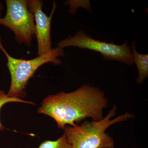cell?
Here are the masks:
<instances>
[{
    "mask_svg": "<svg viewBox=\"0 0 148 148\" xmlns=\"http://www.w3.org/2000/svg\"><path fill=\"white\" fill-rule=\"evenodd\" d=\"M105 93L98 87L83 85L71 92L61 91L48 95L41 102L37 112L50 117L57 126H74L86 118L92 121L102 119L103 110L108 107Z\"/></svg>",
    "mask_w": 148,
    "mask_h": 148,
    "instance_id": "cell-1",
    "label": "cell"
},
{
    "mask_svg": "<svg viewBox=\"0 0 148 148\" xmlns=\"http://www.w3.org/2000/svg\"><path fill=\"white\" fill-rule=\"evenodd\" d=\"M117 108L114 106L108 114L98 121H85L80 125H66L63 130L72 148H114V139L106 132L110 126L117 123L132 118L134 116L128 112L113 119Z\"/></svg>",
    "mask_w": 148,
    "mask_h": 148,
    "instance_id": "cell-2",
    "label": "cell"
},
{
    "mask_svg": "<svg viewBox=\"0 0 148 148\" xmlns=\"http://www.w3.org/2000/svg\"><path fill=\"white\" fill-rule=\"evenodd\" d=\"M0 49L7 59L6 65L11 76L10 87L7 94L10 97L22 99L27 95L26 89L28 82L37 70L47 63L61 65L62 61L58 57L64 56V49L56 47L52 49L47 54L38 56L30 60L14 58L10 55L4 47L1 36Z\"/></svg>",
    "mask_w": 148,
    "mask_h": 148,
    "instance_id": "cell-3",
    "label": "cell"
},
{
    "mask_svg": "<svg viewBox=\"0 0 148 148\" xmlns=\"http://www.w3.org/2000/svg\"><path fill=\"white\" fill-rule=\"evenodd\" d=\"M69 47H75L97 51L104 59L116 61L129 66L134 64L132 60V47L125 40L121 45L107 43L95 39L84 30L77 32L74 36L64 39L57 44V47L61 49Z\"/></svg>",
    "mask_w": 148,
    "mask_h": 148,
    "instance_id": "cell-4",
    "label": "cell"
},
{
    "mask_svg": "<svg viewBox=\"0 0 148 148\" xmlns=\"http://www.w3.org/2000/svg\"><path fill=\"white\" fill-rule=\"evenodd\" d=\"M5 2L6 13L0 18V25L11 30L18 43L31 46L36 25L34 15L28 8V0H6Z\"/></svg>",
    "mask_w": 148,
    "mask_h": 148,
    "instance_id": "cell-5",
    "label": "cell"
},
{
    "mask_svg": "<svg viewBox=\"0 0 148 148\" xmlns=\"http://www.w3.org/2000/svg\"><path fill=\"white\" fill-rule=\"evenodd\" d=\"M43 1L41 0H28L29 10L34 15L36 34L38 42V55H45L52 50L51 47V23L52 17L57 7L53 2L50 15L48 16L42 10Z\"/></svg>",
    "mask_w": 148,
    "mask_h": 148,
    "instance_id": "cell-6",
    "label": "cell"
},
{
    "mask_svg": "<svg viewBox=\"0 0 148 148\" xmlns=\"http://www.w3.org/2000/svg\"><path fill=\"white\" fill-rule=\"evenodd\" d=\"M137 43L135 40L131 42L132 60L137 66L139 74L136 82L142 84L148 77V55L138 53L136 49Z\"/></svg>",
    "mask_w": 148,
    "mask_h": 148,
    "instance_id": "cell-7",
    "label": "cell"
},
{
    "mask_svg": "<svg viewBox=\"0 0 148 148\" xmlns=\"http://www.w3.org/2000/svg\"><path fill=\"white\" fill-rule=\"evenodd\" d=\"M38 148H72V146L64 133L57 140H45L40 144Z\"/></svg>",
    "mask_w": 148,
    "mask_h": 148,
    "instance_id": "cell-8",
    "label": "cell"
},
{
    "mask_svg": "<svg viewBox=\"0 0 148 148\" xmlns=\"http://www.w3.org/2000/svg\"><path fill=\"white\" fill-rule=\"evenodd\" d=\"M26 103L31 105H34L35 103L30 101H24L21 98H12L8 96L7 94L4 90H0V111L2 108L7 103ZM5 127L0 120V131H4Z\"/></svg>",
    "mask_w": 148,
    "mask_h": 148,
    "instance_id": "cell-9",
    "label": "cell"
},
{
    "mask_svg": "<svg viewBox=\"0 0 148 148\" xmlns=\"http://www.w3.org/2000/svg\"><path fill=\"white\" fill-rule=\"evenodd\" d=\"M65 5L69 6V12L71 15H74L76 13L77 10L79 7H82L87 10L90 13H92L90 1H75L69 0L66 1L64 3Z\"/></svg>",
    "mask_w": 148,
    "mask_h": 148,
    "instance_id": "cell-10",
    "label": "cell"
},
{
    "mask_svg": "<svg viewBox=\"0 0 148 148\" xmlns=\"http://www.w3.org/2000/svg\"><path fill=\"white\" fill-rule=\"evenodd\" d=\"M3 4L0 3V18L1 17L2 11L3 10Z\"/></svg>",
    "mask_w": 148,
    "mask_h": 148,
    "instance_id": "cell-11",
    "label": "cell"
}]
</instances>
